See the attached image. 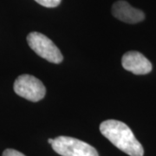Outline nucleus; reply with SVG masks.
<instances>
[{
  "label": "nucleus",
  "mask_w": 156,
  "mask_h": 156,
  "mask_svg": "<svg viewBox=\"0 0 156 156\" xmlns=\"http://www.w3.org/2000/svg\"><path fill=\"white\" fill-rule=\"evenodd\" d=\"M100 131L118 149L129 156H143V147L135 138L127 124L117 120H107L101 123Z\"/></svg>",
  "instance_id": "f257e3e1"
},
{
  "label": "nucleus",
  "mask_w": 156,
  "mask_h": 156,
  "mask_svg": "<svg viewBox=\"0 0 156 156\" xmlns=\"http://www.w3.org/2000/svg\"><path fill=\"white\" fill-rule=\"evenodd\" d=\"M51 146L62 156H99L94 147L73 137L59 136L54 139Z\"/></svg>",
  "instance_id": "f03ea898"
},
{
  "label": "nucleus",
  "mask_w": 156,
  "mask_h": 156,
  "mask_svg": "<svg viewBox=\"0 0 156 156\" xmlns=\"http://www.w3.org/2000/svg\"><path fill=\"white\" fill-rule=\"evenodd\" d=\"M29 46L39 56L52 63H60L63 60L60 50L48 37L39 32H30L27 36Z\"/></svg>",
  "instance_id": "7ed1b4c3"
},
{
  "label": "nucleus",
  "mask_w": 156,
  "mask_h": 156,
  "mask_svg": "<svg viewBox=\"0 0 156 156\" xmlns=\"http://www.w3.org/2000/svg\"><path fill=\"white\" fill-rule=\"evenodd\" d=\"M14 91L19 96L34 102L42 100L46 94L44 83L30 75L19 76L14 83Z\"/></svg>",
  "instance_id": "20e7f679"
},
{
  "label": "nucleus",
  "mask_w": 156,
  "mask_h": 156,
  "mask_svg": "<svg viewBox=\"0 0 156 156\" xmlns=\"http://www.w3.org/2000/svg\"><path fill=\"white\" fill-rule=\"evenodd\" d=\"M122 67L134 75H146L152 71L151 62L138 51H128L122 59Z\"/></svg>",
  "instance_id": "39448f33"
},
{
  "label": "nucleus",
  "mask_w": 156,
  "mask_h": 156,
  "mask_svg": "<svg viewBox=\"0 0 156 156\" xmlns=\"http://www.w3.org/2000/svg\"><path fill=\"white\" fill-rule=\"evenodd\" d=\"M113 16L127 23H137L145 19V14L139 9L134 8L127 1L119 0L112 6Z\"/></svg>",
  "instance_id": "423d86ee"
},
{
  "label": "nucleus",
  "mask_w": 156,
  "mask_h": 156,
  "mask_svg": "<svg viewBox=\"0 0 156 156\" xmlns=\"http://www.w3.org/2000/svg\"><path fill=\"white\" fill-rule=\"evenodd\" d=\"M39 5L48 7V8H54L60 5L62 0H35Z\"/></svg>",
  "instance_id": "0eeeda50"
},
{
  "label": "nucleus",
  "mask_w": 156,
  "mask_h": 156,
  "mask_svg": "<svg viewBox=\"0 0 156 156\" xmlns=\"http://www.w3.org/2000/svg\"><path fill=\"white\" fill-rule=\"evenodd\" d=\"M2 156H25L23 154L18 152V151L15 150V149H11V148H8L3 152V155Z\"/></svg>",
  "instance_id": "6e6552de"
},
{
  "label": "nucleus",
  "mask_w": 156,
  "mask_h": 156,
  "mask_svg": "<svg viewBox=\"0 0 156 156\" xmlns=\"http://www.w3.org/2000/svg\"><path fill=\"white\" fill-rule=\"evenodd\" d=\"M53 141H54V140H53V139H49V140H48V142L50 143V145H51V144L53 143Z\"/></svg>",
  "instance_id": "1a4fd4ad"
}]
</instances>
